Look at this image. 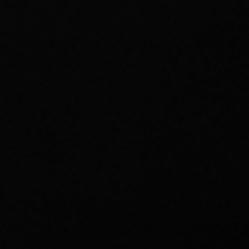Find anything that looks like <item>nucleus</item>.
Returning <instances> with one entry per match:
<instances>
[]
</instances>
